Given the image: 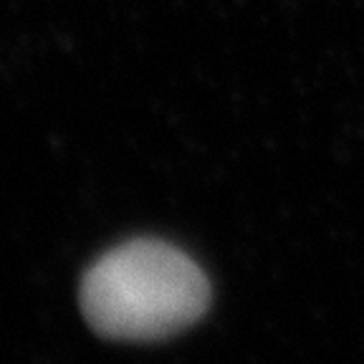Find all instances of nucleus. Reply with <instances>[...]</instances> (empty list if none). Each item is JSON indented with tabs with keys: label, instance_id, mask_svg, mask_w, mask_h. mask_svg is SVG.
<instances>
[{
	"label": "nucleus",
	"instance_id": "f257e3e1",
	"mask_svg": "<svg viewBox=\"0 0 364 364\" xmlns=\"http://www.w3.org/2000/svg\"><path fill=\"white\" fill-rule=\"evenodd\" d=\"M210 301L203 268L162 240L107 250L81 281V311L112 339H162L198 321Z\"/></svg>",
	"mask_w": 364,
	"mask_h": 364
}]
</instances>
